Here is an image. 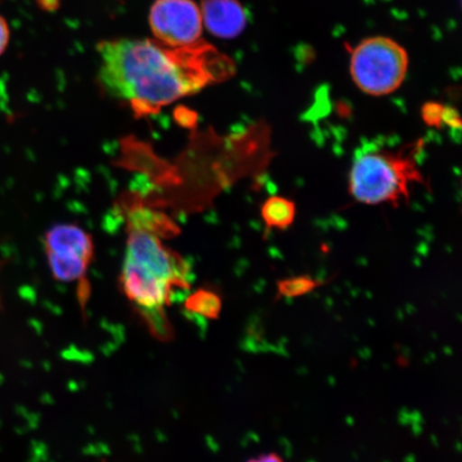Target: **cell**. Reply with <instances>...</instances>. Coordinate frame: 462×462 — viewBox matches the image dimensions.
<instances>
[{
    "instance_id": "obj_10",
    "label": "cell",
    "mask_w": 462,
    "mask_h": 462,
    "mask_svg": "<svg viewBox=\"0 0 462 462\" xmlns=\"http://www.w3.org/2000/svg\"><path fill=\"white\" fill-rule=\"evenodd\" d=\"M186 308L190 313L207 319H217L221 314L222 300L216 292L199 291L188 299Z\"/></svg>"
},
{
    "instance_id": "obj_4",
    "label": "cell",
    "mask_w": 462,
    "mask_h": 462,
    "mask_svg": "<svg viewBox=\"0 0 462 462\" xmlns=\"http://www.w3.org/2000/svg\"><path fill=\"white\" fill-rule=\"evenodd\" d=\"M410 58L396 40L374 36L362 40L352 51L350 75L364 94L384 97L400 89L406 79Z\"/></svg>"
},
{
    "instance_id": "obj_11",
    "label": "cell",
    "mask_w": 462,
    "mask_h": 462,
    "mask_svg": "<svg viewBox=\"0 0 462 462\" xmlns=\"http://www.w3.org/2000/svg\"><path fill=\"white\" fill-rule=\"evenodd\" d=\"M444 104L438 102H427L421 106L420 115L424 123L431 128H442Z\"/></svg>"
},
{
    "instance_id": "obj_13",
    "label": "cell",
    "mask_w": 462,
    "mask_h": 462,
    "mask_svg": "<svg viewBox=\"0 0 462 462\" xmlns=\"http://www.w3.org/2000/svg\"><path fill=\"white\" fill-rule=\"evenodd\" d=\"M10 29L7 21L0 15V56L4 54L9 44Z\"/></svg>"
},
{
    "instance_id": "obj_3",
    "label": "cell",
    "mask_w": 462,
    "mask_h": 462,
    "mask_svg": "<svg viewBox=\"0 0 462 462\" xmlns=\"http://www.w3.org/2000/svg\"><path fill=\"white\" fill-rule=\"evenodd\" d=\"M421 147L415 144L411 152L367 150L356 155L351 167L349 192L356 200L368 206L400 205L410 199L414 183H425L414 153Z\"/></svg>"
},
{
    "instance_id": "obj_5",
    "label": "cell",
    "mask_w": 462,
    "mask_h": 462,
    "mask_svg": "<svg viewBox=\"0 0 462 462\" xmlns=\"http://www.w3.org/2000/svg\"><path fill=\"white\" fill-rule=\"evenodd\" d=\"M44 250L54 279L72 282L84 279L94 258L95 246L84 229L61 224L46 233Z\"/></svg>"
},
{
    "instance_id": "obj_6",
    "label": "cell",
    "mask_w": 462,
    "mask_h": 462,
    "mask_svg": "<svg viewBox=\"0 0 462 462\" xmlns=\"http://www.w3.org/2000/svg\"><path fill=\"white\" fill-rule=\"evenodd\" d=\"M149 25L157 42L182 48L200 42L204 23L193 0H157L150 9Z\"/></svg>"
},
{
    "instance_id": "obj_2",
    "label": "cell",
    "mask_w": 462,
    "mask_h": 462,
    "mask_svg": "<svg viewBox=\"0 0 462 462\" xmlns=\"http://www.w3.org/2000/svg\"><path fill=\"white\" fill-rule=\"evenodd\" d=\"M164 218L143 208L131 213L120 287L149 331L169 340L172 333L165 310L179 291L189 288L190 269L161 240L162 231L171 230Z\"/></svg>"
},
{
    "instance_id": "obj_7",
    "label": "cell",
    "mask_w": 462,
    "mask_h": 462,
    "mask_svg": "<svg viewBox=\"0 0 462 462\" xmlns=\"http://www.w3.org/2000/svg\"><path fill=\"white\" fill-rule=\"evenodd\" d=\"M202 23L213 36L235 39L245 31L247 14L240 0H201Z\"/></svg>"
},
{
    "instance_id": "obj_14",
    "label": "cell",
    "mask_w": 462,
    "mask_h": 462,
    "mask_svg": "<svg viewBox=\"0 0 462 462\" xmlns=\"http://www.w3.org/2000/svg\"><path fill=\"white\" fill-rule=\"evenodd\" d=\"M247 462H286L281 457L279 454L268 453L257 456L255 458H252Z\"/></svg>"
},
{
    "instance_id": "obj_9",
    "label": "cell",
    "mask_w": 462,
    "mask_h": 462,
    "mask_svg": "<svg viewBox=\"0 0 462 462\" xmlns=\"http://www.w3.org/2000/svg\"><path fill=\"white\" fill-rule=\"evenodd\" d=\"M325 284V282L316 280L310 275L288 277L277 282V299H297L311 293Z\"/></svg>"
},
{
    "instance_id": "obj_12",
    "label": "cell",
    "mask_w": 462,
    "mask_h": 462,
    "mask_svg": "<svg viewBox=\"0 0 462 462\" xmlns=\"http://www.w3.org/2000/svg\"><path fill=\"white\" fill-rule=\"evenodd\" d=\"M442 124L449 126L450 129L459 130L461 119L458 112L453 107H444Z\"/></svg>"
},
{
    "instance_id": "obj_1",
    "label": "cell",
    "mask_w": 462,
    "mask_h": 462,
    "mask_svg": "<svg viewBox=\"0 0 462 462\" xmlns=\"http://www.w3.org/2000/svg\"><path fill=\"white\" fill-rule=\"evenodd\" d=\"M103 89L146 116L229 78L233 61L201 42L171 48L149 39H116L97 45Z\"/></svg>"
},
{
    "instance_id": "obj_8",
    "label": "cell",
    "mask_w": 462,
    "mask_h": 462,
    "mask_svg": "<svg viewBox=\"0 0 462 462\" xmlns=\"http://www.w3.org/2000/svg\"><path fill=\"white\" fill-rule=\"evenodd\" d=\"M296 215L294 202L282 196H273L265 200L262 208V217L268 230L286 229L291 226Z\"/></svg>"
}]
</instances>
